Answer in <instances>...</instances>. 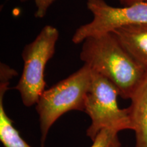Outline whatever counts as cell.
Returning a JSON list of instances; mask_svg holds the SVG:
<instances>
[{
	"label": "cell",
	"instance_id": "6da1fadb",
	"mask_svg": "<svg viewBox=\"0 0 147 147\" xmlns=\"http://www.w3.org/2000/svg\"><path fill=\"white\" fill-rule=\"evenodd\" d=\"M80 58L109 80L123 99H131L146 74L112 32L84 40Z\"/></svg>",
	"mask_w": 147,
	"mask_h": 147
},
{
	"label": "cell",
	"instance_id": "ba28073f",
	"mask_svg": "<svg viewBox=\"0 0 147 147\" xmlns=\"http://www.w3.org/2000/svg\"><path fill=\"white\" fill-rule=\"evenodd\" d=\"M10 80L8 78L0 77V140L5 147H32L14 127L5 110L3 97L8 90Z\"/></svg>",
	"mask_w": 147,
	"mask_h": 147
},
{
	"label": "cell",
	"instance_id": "5b68a950",
	"mask_svg": "<svg viewBox=\"0 0 147 147\" xmlns=\"http://www.w3.org/2000/svg\"><path fill=\"white\" fill-rule=\"evenodd\" d=\"M87 7L93 14V20L76 29L71 38L76 45L90 37L111 33L121 27L147 24V2L115 7L104 0H87Z\"/></svg>",
	"mask_w": 147,
	"mask_h": 147
},
{
	"label": "cell",
	"instance_id": "30bf717a",
	"mask_svg": "<svg viewBox=\"0 0 147 147\" xmlns=\"http://www.w3.org/2000/svg\"><path fill=\"white\" fill-rule=\"evenodd\" d=\"M34 1L36 7L35 16L36 18H42L46 16L49 8L54 3L55 0H34Z\"/></svg>",
	"mask_w": 147,
	"mask_h": 147
},
{
	"label": "cell",
	"instance_id": "9c48e42d",
	"mask_svg": "<svg viewBox=\"0 0 147 147\" xmlns=\"http://www.w3.org/2000/svg\"><path fill=\"white\" fill-rule=\"evenodd\" d=\"M119 132L113 129H103L99 132L91 147H121Z\"/></svg>",
	"mask_w": 147,
	"mask_h": 147
},
{
	"label": "cell",
	"instance_id": "7a4b0ae2",
	"mask_svg": "<svg viewBox=\"0 0 147 147\" xmlns=\"http://www.w3.org/2000/svg\"><path fill=\"white\" fill-rule=\"evenodd\" d=\"M91 80V69L84 64L70 76L43 92L36 107L39 116L41 147L45 146L51 128L62 115L71 110L84 111Z\"/></svg>",
	"mask_w": 147,
	"mask_h": 147
},
{
	"label": "cell",
	"instance_id": "8fae6325",
	"mask_svg": "<svg viewBox=\"0 0 147 147\" xmlns=\"http://www.w3.org/2000/svg\"><path fill=\"white\" fill-rule=\"evenodd\" d=\"M123 6H127L140 2H147V0H117Z\"/></svg>",
	"mask_w": 147,
	"mask_h": 147
},
{
	"label": "cell",
	"instance_id": "8992f818",
	"mask_svg": "<svg viewBox=\"0 0 147 147\" xmlns=\"http://www.w3.org/2000/svg\"><path fill=\"white\" fill-rule=\"evenodd\" d=\"M112 33L147 72V24L121 27Z\"/></svg>",
	"mask_w": 147,
	"mask_h": 147
},
{
	"label": "cell",
	"instance_id": "52a82bcc",
	"mask_svg": "<svg viewBox=\"0 0 147 147\" xmlns=\"http://www.w3.org/2000/svg\"><path fill=\"white\" fill-rule=\"evenodd\" d=\"M130 100L128 109L135 133V147H147V72Z\"/></svg>",
	"mask_w": 147,
	"mask_h": 147
},
{
	"label": "cell",
	"instance_id": "3957f363",
	"mask_svg": "<svg viewBox=\"0 0 147 147\" xmlns=\"http://www.w3.org/2000/svg\"><path fill=\"white\" fill-rule=\"evenodd\" d=\"M59 33L52 25H45L36 38L24 47L22 52L23 69L14 87L26 107L37 104L45 91V70L55 52Z\"/></svg>",
	"mask_w": 147,
	"mask_h": 147
},
{
	"label": "cell",
	"instance_id": "277c9868",
	"mask_svg": "<svg viewBox=\"0 0 147 147\" xmlns=\"http://www.w3.org/2000/svg\"><path fill=\"white\" fill-rule=\"evenodd\" d=\"M118 96V90L109 80L92 70L91 84L84 111L91 120L86 134L92 141L103 129H113L119 132L132 130L128 108L119 107Z\"/></svg>",
	"mask_w": 147,
	"mask_h": 147
},
{
	"label": "cell",
	"instance_id": "7c38bea8",
	"mask_svg": "<svg viewBox=\"0 0 147 147\" xmlns=\"http://www.w3.org/2000/svg\"><path fill=\"white\" fill-rule=\"evenodd\" d=\"M20 1H21V2H25V1H29V0H20Z\"/></svg>",
	"mask_w": 147,
	"mask_h": 147
}]
</instances>
